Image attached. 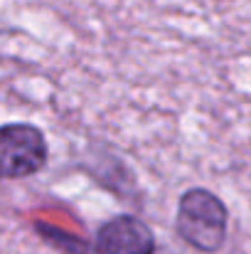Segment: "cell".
I'll list each match as a JSON object with an SVG mask.
<instances>
[{
  "mask_svg": "<svg viewBox=\"0 0 251 254\" xmlns=\"http://www.w3.org/2000/svg\"><path fill=\"white\" fill-rule=\"evenodd\" d=\"M155 254H172V252H170V250H165V247H158V250H155Z\"/></svg>",
  "mask_w": 251,
  "mask_h": 254,
  "instance_id": "obj_4",
  "label": "cell"
},
{
  "mask_svg": "<svg viewBox=\"0 0 251 254\" xmlns=\"http://www.w3.org/2000/svg\"><path fill=\"white\" fill-rule=\"evenodd\" d=\"M155 232L131 212L108 217L94 235V254H155Z\"/></svg>",
  "mask_w": 251,
  "mask_h": 254,
  "instance_id": "obj_3",
  "label": "cell"
},
{
  "mask_svg": "<svg viewBox=\"0 0 251 254\" xmlns=\"http://www.w3.org/2000/svg\"><path fill=\"white\" fill-rule=\"evenodd\" d=\"M50 161L47 136L27 121L0 126V180H25L45 170Z\"/></svg>",
  "mask_w": 251,
  "mask_h": 254,
  "instance_id": "obj_2",
  "label": "cell"
},
{
  "mask_svg": "<svg viewBox=\"0 0 251 254\" xmlns=\"http://www.w3.org/2000/svg\"><path fill=\"white\" fill-rule=\"evenodd\" d=\"M175 235L195 252L217 254L229 237V207L207 188H187L175 210Z\"/></svg>",
  "mask_w": 251,
  "mask_h": 254,
  "instance_id": "obj_1",
  "label": "cell"
},
{
  "mask_svg": "<svg viewBox=\"0 0 251 254\" xmlns=\"http://www.w3.org/2000/svg\"><path fill=\"white\" fill-rule=\"evenodd\" d=\"M214 2H234V0H214Z\"/></svg>",
  "mask_w": 251,
  "mask_h": 254,
  "instance_id": "obj_5",
  "label": "cell"
}]
</instances>
